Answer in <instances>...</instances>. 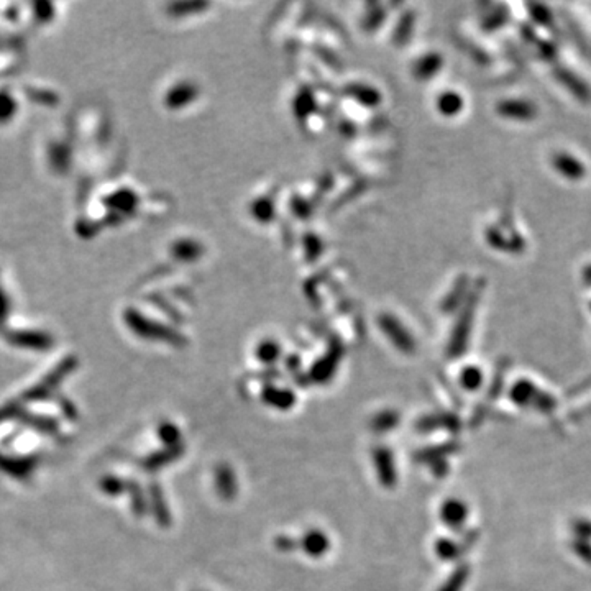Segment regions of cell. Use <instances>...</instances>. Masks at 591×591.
<instances>
[{
  "label": "cell",
  "instance_id": "cell-2",
  "mask_svg": "<svg viewBox=\"0 0 591 591\" xmlns=\"http://www.w3.org/2000/svg\"><path fill=\"white\" fill-rule=\"evenodd\" d=\"M509 398L522 409H534L540 414H552L557 408V399L550 392L542 391L531 379H517L509 391Z\"/></svg>",
  "mask_w": 591,
  "mask_h": 591
},
{
  "label": "cell",
  "instance_id": "cell-20",
  "mask_svg": "<svg viewBox=\"0 0 591 591\" xmlns=\"http://www.w3.org/2000/svg\"><path fill=\"white\" fill-rule=\"evenodd\" d=\"M399 422V416L396 412L392 411H384L379 412L377 417L373 419V429L377 430V432H386V430H391L392 427H396Z\"/></svg>",
  "mask_w": 591,
  "mask_h": 591
},
{
  "label": "cell",
  "instance_id": "cell-25",
  "mask_svg": "<svg viewBox=\"0 0 591 591\" xmlns=\"http://www.w3.org/2000/svg\"><path fill=\"white\" fill-rule=\"evenodd\" d=\"M506 20H508V15L506 14H500V12H495L491 16H487V20H484L483 27L487 32H495V30L501 28L502 25H504Z\"/></svg>",
  "mask_w": 591,
  "mask_h": 591
},
{
  "label": "cell",
  "instance_id": "cell-15",
  "mask_svg": "<svg viewBox=\"0 0 591 591\" xmlns=\"http://www.w3.org/2000/svg\"><path fill=\"white\" fill-rule=\"evenodd\" d=\"M468 575H470V567L467 564H462L451 572V575L447 578V581L438 591H462L463 586L467 585Z\"/></svg>",
  "mask_w": 591,
  "mask_h": 591
},
{
  "label": "cell",
  "instance_id": "cell-4",
  "mask_svg": "<svg viewBox=\"0 0 591 591\" xmlns=\"http://www.w3.org/2000/svg\"><path fill=\"white\" fill-rule=\"evenodd\" d=\"M550 164L557 175L564 177V179L572 181V183L583 181L586 175H588L586 164L580 158H577L575 155L568 153V151H555L550 156Z\"/></svg>",
  "mask_w": 591,
  "mask_h": 591
},
{
  "label": "cell",
  "instance_id": "cell-7",
  "mask_svg": "<svg viewBox=\"0 0 591 591\" xmlns=\"http://www.w3.org/2000/svg\"><path fill=\"white\" fill-rule=\"evenodd\" d=\"M373 458L379 481H381L386 488H392V484H396V480H398V473H396V463L391 450L384 449V447H378V449L373 451Z\"/></svg>",
  "mask_w": 591,
  "mask_h": 591
},
{
  "label": "cell",
  "instance_id": "cell-3",
  "mask_svg": "<svg viewBox=\"0 0 591 591\" xmlns=\"http://www.w3.org/2000/svg\"><path fill=\"white\" fill-rule=\"evenodd\" d=\"M495 111L504 120L532 122L539 115V107L529 99H502L496 104Z\"/></svg>",
  "mask_w": 591,
  "mask_h": 591
},
{
  "label": "cell",
  "instance_id": "cell-19",
  "mask_svg": "<svg viewBox=\"0 0 591 591\" xmlns=\"http://www.w3.org/2000/svg\"><path fill=\"white\" fill-rule=\"evenodd\" d=\"M442 67V58L438 56V54H429V56H425L422 61H419V66H417V76L422 79H427L430 76L437 74L438 71H441Z\"/></svg>",
  "mask_w": 591,
  "mask_h": 591
},
{
  "label": "cell",
  "instance_id": "cell-1",
  "mask_svg": "<svg viewBox=\"0 0 591 591\" xmlns=\"http://www.w3.org/2000/svg\"><path fill=\"white\" fill-rule=\"evenodd\" d=\"M484 288H487V281L481 278L473 285V288L470 289V294H468L467 301L463 302L462 311H460L458 320L457 324H455L454 332H451L450 337V344H449V355L451 358H457L462 357L463 353H465V350L468 347V342H470V335H471V327L473 322H475V315H476V309H478L480 301H481V296L484 293Z\"/></svg>",
  "mask_w": 591,
  "mask_h": 591
},
{
  "label": "cell",
  "instance_id": "cell-6",
  "mask_svg": "<svg viewBox=\"0 0 591 591\" xmlns=\"http://www.w3.org/2000/svg\"><path fill=\"white\" fill-rule=\"evenodd\" d=\"M441 519L451 531H462L468 519V506L457 498H450L441 506Z\"/></svg>",
  "mask_w": 591,
  "mask_h": 591
},
{
  "label": "cell",
  "instance_id": "cell-9",
  "mask_svg": "<svg viewBox=\"0 0 591 591\" xmlns=\"http://www.w3.org/2000/svg\"><path fill=\"white\" fill-rule=\"evenodd\" d=\"M484 242L488 243V247H491L493 250L502 252V253H513L517 255L516 247H514L513 240L504 234V230L500 225H489L484 230Z\"/></svg>",
  "mask_w": 591,
  "mask_h": 591
},
{
  "label": "cell",
  "instance_id": "cell-16",
  "mask_svg": "<svg viewBox=\"0 0 591 591\" xmlns=\"http://www.w3.org/2000/svg\"><path fill=\"white\" fill-rule=\"evenodd\" d=\"M263 399L269 406L276 409H289L294 403V396L291 391L285 390H266L263 394Z\"/></svg>",
  "mask_w": 591,
  "mask_h": 591
},
{
  "label": "cell",
  "instance_id": "cell-21",
  "mask_svg": "<svg viewBox=\"0 0 591 591\" xmlns=\"http://www.w3.org/2000/svg\"><path fill=\"white\" fill-rule=\"evenodd\" d=\"M572 532L573 539L591 540V521L586 517L575 519V521L572 522Z\"/></svg>",
  "mask_w": 591,
  "mask_h": 591
},
{
  "label": "cell",
  "instance_id": "cell-5",
  "mask_svg": "<svg viewBox=\"0 0 591 591\" xmlns=\"http://www.w3.org/2000/svg\"><path fill=\"white\" fill-rule=\"evenodd\" d=\"M554 76L557 81L567 89L575 99H578L583 104L591 102V87L580 78V76L573 73L572 69H568L567 66L554 65Z\"/></svg>",
  "mask_w": 591,
  "mask_h": 591
},
{
  "label": "cell",
  "instance_id": "cell-10",
  "mask_svg": "<svg viewBox=\"0 0 591 591\" xmlns=\"http://www.w3.org/2000/svg\"><path fill=\"white\" fill-rule=\"evenodd\" d=\"M458 450V445L455 442H449V443H442V445L437 447H430V449H425L419 451V454L416 455L417 462H424L427 463L429 467L437 465V463L447 462V457L451 454H455V451Z\"/></svg>",
  "mask_w": 591,
  "mask_h": 591
},
{
  "label": "cell",
  "instance_id": "cell-24",
  "mask_svg": "<svg viewBox=\"0 0 591 591\" xmlns=\"http://www.w3.org/2000/svg\"><path fill=\"white\" fill-rule=\"evenodd\" d=\"M527 7H529L532 19H534L535 22L540 23V25H548V23H550L552 14L547 10L546 7H544V5H537V3H529V5H527Z\"/></svg>",
  "mask_w": 591,
  "mask_h": 591
},
{
  "label": "cell",
  "instance_id": "cell-17",
  "mask_svg": "<svg viewBox=\"0 0 591 591\" xmlns=\"http://www.w3.org/2000/svg\"><path fill=\"white\" fill-rule=\"evenodd\" d=\"M460 384L465 388L467 391H476L480 390L481 384H483V371L478 366H465L460 373Z\"/></svg>",
  "mask_w": 591,
  "mask_h": 591
},
{
  "label": "cell",
  "instance_id": "cell-27",
  "mask_svg": "<svg viewBox=\"0 0 591 591\" xmlns=\"http://www.w3.org/2000/svg\"><path fill=\"white\" fill-rule=\"evenodd\" d=\"M590 311H591V301H590Z\"/></svg>",
  "mask_w": 591,
  "mask_h": 591
},
{
  "label": "cell",
  "instance_id": "cell-11",
  "mask_svg": "<svg viewBox=\"0 0 591 591\" xmlns=\"http://www.w3.org/2000/svg\"><path fill=\"white\" fill-rule=\"evenodd\" d=\"M215 487L223 500H232L236 493V480L230 467L221 465L215 470Z\"/></svg>",
  "mask_w": 591,
  "mask_h": 591
},
{
  "label": "cell",
  "instance_id": "cell-22",
  "mask_svg": "<svg viewBox=\"0 0 591 591\" xmlns=\"http://www.w3.org/2000/svg\"><path fill=\"white\" fill-rule=\"evenodd\" d=\"M159 437L166 445H170V449H172V447H177V442H179V429L175 424H163L159 427Z\"/></svg>",
  "mask_w": 591,
  "mask_h": 591
},
{
  "label": "cell",
  "instance_id": "cell-8",
  "mask_svg": "<svg viewBox=\"0 0 591 591\" xmlns=\"http://www.w3.org/2000/svg\"><path fill=\"white\" fill-rule=\"evenodd\" d=\"M422 432H429V430L436 429H447L450 432H458L460 429V421L454 414H432V416L424 417L417 424Z\"/></svg>",
  "mask_w": 591,
  "mask_h": 591
},
{
  "label": "cell",
  "instance_id": "cell-23",
  "mask_svg": "<svg viewBox=\"0 0 591 591\" xmlns=\"http://www.w3.org/2000/svg\"><path fill=\"white\" fill-rule=\"evenodd\" d=\"M572 550L575 552V555L578 557V559H581L585 561V564L591 565V540L573 539Z\"/></svg>",
  "mask_w": 591,
  "mask_h": 591
},
{
  "label": "cell",
  "instance_id": "cell-18",
  "mask_svg": "<svg viewBox=\"0 0 591 591\" xmlns=\"http://www.w3.org/2000/svg\"><path fill=\"white\" fill-rule=\"evenodd\" d=\"M463 548L465 547L460 546V544L454 542V540H450V539H441V540H437V544H436L437 555L441 557L442 560H447V561L458 559V557L463 554Z\"/></svg>",
  "mask_w": 591,
  "mask_h": 591
},
{
  "label": "cell",
  "instance_id": "cell-14",
  "mask_svg": "<svg viewBox=\"0 0 591 591\" xmlns=\"http://www.w3.org/2000/svg\"><path fill=\"white\" fill-rule=\"evenodd\" d=\"M463 105H465L463 97L454 91H445L437 100L438 111L445 117L458 115V113L463 111Z\"/></svg>",
  "mask_w": 591,
  "mask_h": 591
},
{
  "label": "cell",
  "instance_id": "cell-26",
  "mask_svg": "<svg viewBox=\"0 0 591 591\" xmlns=\"http://www.w3.org/2000/svg\"><path fill=\"white\" fill-rule=\"evenodd\" d=\"M583 282L586 288H591V265L585 266L583 269Z\"/></svg>",
  "mask_w": 591,
  "mask_h": 591
},
{
  "label": "cell",
  "instance_id": "cell-13",
  "mask_svg": "<svg viewBox=\"0 0 591 591\" xmlns=\"http://www.w3.org/2000/svg\"><path fill=\"white\" fill-rule=\"evenodd\" d=\"M470 289H468V278L467 274H462L455 282L451 293L443 299V309L445 311H455L457 307H462L463 302L467 301Z\"/></svg>",
  "mask_w": 591,
  "mask_h": 591
},
{
  "label": "cell",
  "instance_id": "cell-12",
  "mask_svg": "<svg viewBox=\"0 0 591 591\" xmlns=\"http://www.w3.org/2000/svg\"><path fill=\"white\" fill-rule=\"evenodd\" d=\"M328 547H331V540L320 531H309L302 539V548L311 557H322Z\"/></svg>",
  "mask_w": 591,
  "mask_h": 591
}]
</instances>
